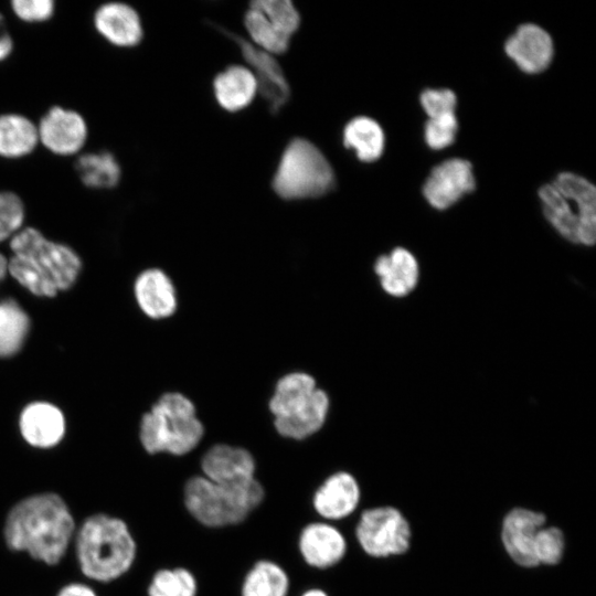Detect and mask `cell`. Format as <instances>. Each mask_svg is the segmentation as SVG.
<instances>
[{"mask_svg": "<svg viewBox=\"0 0 596 596\" xmlns=\"http://www.w3.org/2000/svg\"><path fill=\"white\" fill-rule=\"evenodd\" d=\"M56 596H97L95 589L82 582H72L64 585Z\"/></svg>", "mask_w": 596, "mask_h": 596, "instance_id": "cell-37", "label": "cell"}, {"mask_svg": "<svg viewBox=\"0 0 596 596\" xmlns=\"http://www.w3.org/2000/svg\"><path fill=\"white\" fill-rule=\"evenodd\" d=\"M457 128L455 113L429 118L424 128L425 141L432 149H444L454 142Z\"/></svg>", "mask_w": 596, "mask_h": 596, "instance_id": "cell-34", "label": "cell"}, {"mask_svg": "<svg viewBox=\"0 0 596 596\" xmlns=\"http://www.w3.org/2000/svg\"><path fill=\"white\" fill-rule=\"evenodd\" d=\"M25 209L13 191H0V242L11 238L23 226Z\"/></svg>", "mask_w": 596, "mask_h": 596, "instance_id": "cell-33", "label": "cell"}, {"mask_svg": "<svg viewBox=\"0 0 596 596\" xmlns=\"http://www.w3.org/2000/svg\"><path fill=\"white\" fill-rule=\"evenodd\" d=\"M301 596H328L327 593L319 588H311L302 593Z\"/></svg>", "mask_w": 596, "mask_h": 596, "instance_id": "cell-40", "label": "cell"}, {"mask_svg": "<svg viewBox=\"0 0 596 596\" xmlns=\"http://www.w3.org/2000/svg\"><path fill=\"white\" fill-rule=\"evenodd\" d=\"M507 55L525 73L544 71L553 57V41L541 26L526 23L520 25L504 44Z\"/></svg>", "mask_w": 596, "mask_h": 596, "instance_id": "cell-13", "label": "cell"}, {"mask_svg": "<svg viewBox=\"0 0 596 596\" xmlns=\"http://www.w3.org/2000/svg\"><path fill=\"white\" fill-rule=\"evenodd\" d=\"M251 7L259 10L281 33L291 38L300 25V15L289 0H257Z\"/></svg>", "mask_w": 596, "mask_h": 596, "instance_id": "cell-31", "label": "cell"}, {"mask_svg": "<svg viewBox=\"0 0 596 596\" xmlns=\"http://www.w3.org/2000/svg\"><path fill=\"white\" fill-rule=\"evenodd\" d=\"M184 504L201 524L222 528L243 522L265 497L254 478L240 483H217L204 476H193L184 486Z\"/></svg>", "mask_w": 596, "mask_h": 596, "instance_id": "cell-6", "label": "cell"}, {"mask_svg": "<svg viewBox=\"0 0 596 596\" xmlns=\"http://www.w3.org/2000/svg\"><path fill=\"white\" fill-rule=\"evenodd\" d=\"M543 212L555 230L573 243L593 245L596 238V190L587 179L562 172L539 190Z\"/></svg>", "mask_w": 596, "mask_h": 596, "instance_id": "cell-4", "label": "cell"}, {"mask_svg": "<svg viewBox=\"0 0 596 596\" xmlns=\"http://www.w3.org/2000/svg\"><path fill=\"white\" fill-rule=\"evenodd\" d=\"M298 545L304 561L319 570L337 565L347 553L345 538L328 522L307 524L300 532Z\"/></svg>", "mask_w": 596, "mask_h": 596, "instance_id": "cell-15", "label": "cell"}, {"mask_svg": "<svg viewBox=\"0 0 596 596\" xmlns=\"http://www.w3.org/2000/svg\"><path fill=\"white\" fill-rule=\"evenodd\" d=\"M8 274V259L0 253V281Z\"/></svg>", "mask_w": 596, "mask_h": 596, "instance_id": "cell-39", "label": "cell"}, {"mask_svg": "<svg viewBox=\"0 0 596 596\" xmlns=\"http://www.w3.org/2000/svg\"><path fill=\"white\" fill-rule=\"evenodd\" d=\"M30 320L14 299L0 301V356L17 353L26 338Z\"/></svg>", "mask_w": 596, "mask_h": 596, "instance_id": "cell-28", "label": "cell"}, {"mask_svg": "<svg viewBox=\"0 0 596 596\" xmlns=\"http://www.w3.org/2000/svg\"><path fill=\"white\" fill-rule=\"evenodd\" d=\"M245 28L253 44L273 55L285 53L290 38L278 31L257 9L251 7L244 17Z\"/></svg>", "mask_w": 596, "mask_h": 596, "instance_id": "cell-29", "label": "cell"}, {"mask_svg": "<svg viewBox=\"0 0 596 596\" xmlns=\"http://www.w3.org/2000/svg\"><path fill=\"white\" fill-rule=\"evenodd\" d=\"M565 550V536L557 526H542L536 534L534 555L538 565H556Z\"/></svg>", "mask_w": 596, "mask_h": 596, "instance_id": "cell-32", "label": "cell"}, {"mask_svg": "<svg viewBox=\"0 0 596 596\" xmlns=\"http://www.w3.org/2000/svg\"><path fill=\"white\" fill-rule=\"evenodd\" d=\"M75 531L66 501L46 491L28 496L12 505L4 520L3 538L11 551L56 565L73 543Z\"/></svg>", "mask_w": 596, "mask_h": 596, "instance_id": "cell-1", "label": "cell"}, {"mask_svg": "<svg viewBox=\"0 0 596 596\" xmlns=\"http://www.w3.org/2000/svg\"><path fill=\"white\" fill-rule=\"evenodd\" d=\"M381 286L389 295L403 297L414 289L418 280V265L405 248L397 247L380 256L374 265Z\"/></svg>", "mask_w": 596, "mask_h": 596, "instance_id": "cell-20", "label": "cell"}, {"mask_svg": "<svg viewBox=\"0 0 596 596\" xmlns=\"http://www.w3.org/2000/svg\"><path fill=\"white\" fill-rule=\"evenodd\" d=\"M289 577L286 571L269 560L256 562L242 584V596H287Z\"/></svg>", "mask_w": 596, "mask_h": 596, "instance_id": "cell-27", "label": "cell"}, {"mask_svg": "<svg viewBox=\"0 0 596 596\" xmlns=\"http://www.w3.org/2000/svg\"><path fill=\"white\" fill-rule=\"evenodd\" d=\"M8 274L36 296L53 297L76 280L82 262L73 248L22 227L10 238Z\"/></svg>", "mask_w": 596, "mask_h": 596, "instance_id": "cell-2", "label": "cell"}, {"mask_svg": "<svg viewBox=\"0 0 596 596\" xmlns=\"http://www.w3.org/2000/svg\"><path fill=\"white\" fill-rule=\"evenodd\" d=\"M20 430L29 445L36 448H51L56 446L65 434L64 416L52 404L32 403L21 414Z\"/></svg>", "mask_w": 596, "mask_h": 596, "instance_id": "cell-18", "label": "cell"}, {"mask_svg": "<svg viewBox=\"0 0 596 596\" xmlns=\"http://www.w3.org/2000/svg\"><path fill=\"white\" fill-rule=\"evenodd\" d=\"M93 22L98 34L118 47L136 46L143 36L138 12L125 2L100 4L94 13Z\"/></svg>", "mask_w": 596, "mask_h": 596, "instance_id": "cell-14", "label": "cell"}, {"mask_svg": "<svg viewBox=\"0 0 596 596\" xmlns=\"http://www.w3.org/2000/svg\"><path fill=\"white\" fill-rule=\"evenodd\" d=\"M74 168L81 182L89 189H113L121 178L118 160L107 150L78 155Z\"/></svg>", "mask_w": 596, "mask_h": 596, "instance_id": "cell-25", "label": "cell"}, {"mask_svg": "<svg viewBox=\"0 0 596 596\" xmlns=\"http://www.w3.org/2000/svg\"><path fill=\"white\" fill-rule=\"evenodd\" d=\"M546 523V517L526 508L510 510L502 521L501 541L511 560L522 567L538 566L534 544L538 531Z\"/></svg>", "mask_w": 596, "mask_h": 596, "instance_id": "cell-12", "label": "cell"}, {"mask_svg": "<svg viewBox=\"0 0 596 596\" xmlns=\"http://www.w3.org/2000/svg\"><path fill=\"white\" fill-rule=\"evenodd\" d=\"M203 435L204 427L194 404L177 392L166 393L158 400L142 416L139 432L142 447L151 455H187L200 444Z\"/></svg>", "mask_w": 596, "mask_h": 596, "instance_id": "cell-5", "label": "cell"}, {"mask_svg": "<svg viewBox=\"0 0 596 596\" xmlns=\"http://www.w3.org/2000/svg\"><path fill=\"white\" fill-rule=\"evenodd\" d=\"M11 9L23 22L41 23L53 17L55 2L53 0H12Z\"/></svg>", "mask_w": 596, "mask_h": 596, "instance_id": "cell-35", "label": "cell"}, {"mask_svg": "<svg viewBox=\"0 0 596 596\" xmlns=\"http://www.w3.org/2000/svg\"><path fill=\"white\" fill-rule=\"evenodd\" d=\"M198 583L184 567L157 571L148 586V596H195Z\"/></svg>", "mask_w": 596, "mask_h": 596, "instance_id": "cell-30", "label": "cell"}, {"mask_svg": "<svg viewBox=\"0 0 596 596\" xmlns=\"http://www.w3.org/2000/svg\"><path fill=\"white\" fill-rule=\"evenodd\" d=\"M213 87L217 103L228 111H237L248 106L257 92L252 72L240 65L230 66L220 73Z\"/></svg>", "mask_w": 596, "mask_h": 596, "instance_id": "cell-22", "label": "cell"}, {"mask_svg": "<svg viewBox=\"0 0 596 596\" xmlns=\"http://www.w3.org/2000/svg\"><path fill=\"white\" fill-rule=\"evenodd\" d=\"M471 163L461 158H451L436 166L427 177L423 194L435 209L444 210L475 189Z\"/></svg>", "mask_w": 596, "mask_h": 596, "instance_id": "cell-11", "label": "cell"}, {"mask_svg": "<svg viewBox=\"0 0 596 596\" xmlns=\"http://www.w3.org/2000/svg\"><path fill=\"white\" fill-rule=\"evenodd\" d=\"M36 124L18 113L0 115V157L19 159L32 153L39 146Z\"/></svg>", "mask_w": 596, "mask_h": 596, "instance_id": "cell-21", "label": "cell"}, {"mask_svg": "<svg viewBox=\"0 0 596 596\" xmlns=\"http://www.w3.org/2000/svg\"><path fill=\"white\" fill-rule=\"evenodd\" d=\"M343 143L347 148L353 149L361 161L371 162L382 156L385 136L382 127L374 119L359 116L345 125Z\"/></svg>", "mask_w": 596, "mask_h": 596, "instance_id": "cell-26", "label": "cell"}, {"mask_svg": "<svg viewBox=\"0 0 596 596\" xmlns=\"http://www.w3.org/2000/svg\"><path fill=\"white\" fill-rule=\"evenodd\" d=\"M217 30L230 38L240 47L242 56L248 64L257 91L267 103L272 113H278L290 98V87L285 77L281 66L273 54L267 53L246 39L233 33L225 28Z\"/></svg>", "mask_w": 596, "mask_h": 596, "instance_id": "cell-9", "label": "cell"}, {"mask_svg": "<svg viewBox=\"0 0 596 596\" xmlns=\"http://www.w3.org/2000/svg\"><path fill=\"white\" fill-rule=\"evenodd\" d=\"M73 543L81 572L94 582L119 578L130 570L137 555V544L127 523L106 513L83 520Z\"/></svg>", "mask_w": 596, "mask_h": 596, "instance_id": "cell-3", "label": "cell"}, {"mask_svg": "<svg viewBox=\"0 0 596 596\" xmlns=\"http://www.w3.org/2000/svg\"><path fill=\"white\" fill-rule=\"evenodd\" d=\"M361 549L373 557L404 554L411 544L412 531L407 519L391 505L364 510L355 528Z\"/></svg>", "mask_w": 596, "mask_h": 596, "instance_id": "cell-8", "label": "cell"}, {"mask_svg": "<svg viewBox=\"0 0 596 596\" xmlns=\"http://www.w3.org/2000/svg\"><path fill=\"white\" fill-rule=\"evenodd\" d=\"M361 498L356 479L347 471L330 475L313 494L316 512L326 520H340L355 511Z\"/></svg>", "mask_w": 596, "mask_h": 596, "instance_id": "cell-17", "label": "cell"}, {"mask_svg": "<svg viewBox=\"0 0 596 596\" xmlns=\"http://www.w3.org/2000/svg\"><path fill=\"white\" fill-rule=\"evenodd\" d=\"M421 104L429 118L454 114L457 97L451 89L427 88L421 94Z\"/></svg>", "mask_w": 596, "mask_h": 596, "instance_id": "cell-36", "label": "cell"}, {"mask_svg": "<svg viewBox=\"0 0 596 596\" xmlns=\"http://www.w3.org/2000/svg\"><path fill=\"white\" fill-rule=\"evenodd\" d=\"M315 379L305 372H292L278 380L269 401L275 418L294 414L312 398L317 390Z\"/></svg>", "mask_w": 596, "mask_h": 596, "instance_id": "cell-24", "label": "cell"}, {"mask_svg": "<svg viewBox=\"0 0 596 596\" xmlns=\"http://www.w3.org/2000/svg\"><path fill=\"white\" fill-rule=\"evenodd\" d=\"M329 411V397L317 389L312 398L294 414L274 419L279 435L290 439H305L317 433L326 422Z\"/></svg>", "mask_w": 596, "mask_h": 596, "instance_id": "cell-23", "label": "cell"}, {"mask_svg": "<svg viewBox=\"0 0 596 596\" xmlns=\"http://www.w3.org/2000/svg\"><path fill=\"white\" fill-rule=\"evenodd\" d=\"M135 296L140 309L150 318L162 319L177 309V295L171 279L160 269L142 272L135 283Z\"/></svg>", "mask_w": 596, "mask_h": 596, "instance_id": "cell-19", "label": "cell"}, {"mask_svg": "<svg viewBox=\"0 0 596 596\" xmlns=\"http://www.w3.org/2000/svg\"><path fill=\"white\" fill-rule=\"evenodd\" d=\"M13 46V39L7 29L3 15L0 13V62L11 55Z\"/></svg>", "mask_w": 596, "mask_h": 596, "instance_id": "cell-38", "label": "cell"}, {"mask_svg": "<svg viewBox=\"0 0 596 596\" xmlns=\"http://www.w3.org/2000/svg\"><path fill=\"white\" fill-rule=\"evenodd\" d=\"M36 126L39 142L56 156L81 153L88 138V126L83 115L58 105L47 109Z\"/></svg>", "mask_w": 596, "mask_h": 596, "instance_id": "cell-10", "label": "cell"}, {"mask_svg": "<svg viewBox=\"0 0 596 596\" xmlns=\"http://www.w3.org/2000/svg\"><path fill=\"white\" fill-rule=\"evenodd\" d=\"M334 172L320 149L305 138L285 148L273 179V189L285 200L315 199L334 185Z\"/></svg>", "mask_w": 596, "mask_h": 596, "instance_id": "cell-7", "label": "cell"}, {"mask_svg": "<svg viewBox=\"0 0 596 596\" xmlns=\"http://www.w3.org/2000/svg\"><path fill=\"white\" fill-rule=\"evenodd\" d=\"M202 472L217 483H240L254 479L256 464L252 454L237 446L217 444L202 457Z\"/></svg>", "mask_w": 596, "mask_h": 596, "instance_id": "cell-16", "label": "cell"}]
</instances>
